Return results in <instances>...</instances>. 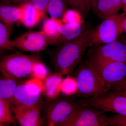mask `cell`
Returning <instances> with one entry per match:
<instances>
[{"label":"cell","mask_w":126,"mask_h":126,"mask_svg":"<svg viewBox=\"0 0 126 126\" xmlns=\"http://www.w3.org/2000/svg\"><path fill=\"white\" fill-rule=\"evenodd\" d=\"M126 20V13L124 12L103 20L91 35L90 47L111 43L117 40L123 31Z\"/></svg>","instance_id":"cell-5"},{"label":"cell","mask_w":126,"mask_h":126,"mask_svg":"<svg viewBox=\"0 0 126 126\" xmlns=\"http://www.w3.org/2000/svg\"><path fill=\"white\" fill-rule=\"evenodd\" d=\"M82 16L79 13L73 9H68L63 15L61 19L63 24H82L81 16Z\"/></svg>","instance_id":"cell-24"},{"label":"cell","mask_w":126,"mask_h":126,"mask_svg":"<svg viewBox=\"0 0 126 126\" xmlns=\"http://www.w3.org/2000/svg\"><path fill=\"white\" fill-rule=\"evenodd\" d=\"M121 92H122L123 93L125 94H126V85L124 86V88H123V89L122 90Z\"/></svg>","instance_id":"cell-33"},{"label":"cell","mask_w":126,"mask_h":126,"mask_svg":"<svg viewBox=\"0 0 126 126\" xmlns=\"http://www.w3.org/2000/svg\"><path fill=\"white\" fill-rule=\"evenodd\" d=\"M74 87L73 79L70 78H67L62 81L61 90L66 96H69L73 92Z\"/></svg>","instance_id":"cell-28"},{"label":"cell","mask_w":126,"mask_h":126,"mask_svg":"<svg viewBox=\"0 0 126 126\" xmlns=\"http://www.w3.org/2000/svg\"><path fill=\"white\" fill-rule=\"evenodd\" d=\"M122 4L123 10L124 12L126 13V0H121Z\"/></svg>","instance_id":"cell-31"},{"label":"cell","mask_w":126,"mask_h":126,"mask_svg":"<svg viewBox=\"0 0 126 126\" xmlns=\"http://www.w3.org/2000/svg\"><path fill=\"white\" fill-rule=\"evenodd\" d=\"M68 6L78 12L82 16H86L89 11L84 0H63Z\"/></svg>","instance_id":"cell-25"},{"label":"cell","mask_w":126,"mask_h":126,"mask_svg":"<svg viewBox=\"0 0 126 126\" xmlns=\"http://www.w3.org/2000/svg\"><path fill=\"white\" fill-rule=\"evenodd\" d=\"M11 105L9 102L0 99V123L3 126L5 123H14Z\"/></svg>","instance_id":"cell-21"},{"label":"cell","mask_w":126,"mask_h":126,"mask_svg":"<svg viewBox=\"0 0 126 126\" xmlns=\"http://www.w3.org/2000/svg\"><path fill=\"white\" fill-rule=\"evenodd\" d=\"M62 75L58 73L49 74L44 80L43 92L50 100L56 98L61 90Z\"/></svg>","instance_id":"cell-16"},{"label":"cell","mask_w":126,"mask_h":126,"mask_svg":"<svg viewBox=\"0 0 126 126\" xmlns=\"http://www.w3.org/2000/svg\"><path fill=\"white\" fill-rule=\"evenodd\" d=\"M90 47L88 53L89 61L126 62V44L123 41L116 40Z\"/></svg>","instance_id":"cell-8"},{"label":"cell","mask_w":126,"mask_h":126,"mask_svg":"<svg viewBox=\"0 0 126 126\" xmlns=\"http://www.w3.org/2000/svg\"><path fill=\"white\" fill-rule=\"evenodd\" d=\"M76 93L79 97L104 95L109 92L102 79L88 59L80 63L75 73Z\"/></svg>","instance_id":"cell-2"},{"label":"cell","mask_w":126,"mask_h":126,"mask_svg":"<svg viewBox=\"0 0 126 126\" xmlns=\"http://www.w3.org/2000/svg\"><path fill=\"white\" fill-rule=\"evenodd\" d=\"M49 73L46 66L39 60L34 65L31 75L33 78L43 81L49 74Z\"/></svg>","instance_id":"cell-23"},{"label":"cell","mask_w":126,"mask_h":126,"mask_svg":"<svg viewBox=\"0 0 126 126\" xmlns=\"http://www.w3.org/2000/svg\"><path fill=\"white\" fill-rule=\"evenodd\" d=\"M39 60L36 56L19 53L5 55L0 60V72L15 80L24 78L31 75L34 65Z\"/></svg>","instance_id":"cell-4"},{"label":"cell","mask_w":126,"mask_h":126,"mask_svg":"<svg viewBox=\"0 0 126 126\" xmlns=\"http://www.w3.org/2000/svg\"><path fill=\"white\" fill-rule=\"evenodd\" d=\"M87 26L82 24H63L59 28V38L58 44L59 45L77 38L88 30Z\"/></svg>","instance_id":"cell-15"},{"label":"cell","mask_w":126,"mask_h":126,"mask_svg":"<svg viewBox=\"0 0 126 126\" xmlns=\"http://www.w3.org/2000/svg\"><path fill=\"white\" fill-rule=\"evenodd\" d=\"M106 117L101 110L79 105L59 126H106Z\"/></svg>","instance_id":"cell-7"},{"label":"cell","mask_w":126,"mask_h":126,"mask_svg":"<svg viewBox=\"0 0 126 126\" xmlns=\"http://www.w3.org/2000/svg\"><path fill=\"white\" fill-rule=\"evenodd\" d=\"M63 24L61 20L52 18L44 20L41 31L47 38L49 44H58L60 35L59 28Z\"/></svg>","instance_id":"cell-18"},{"label":"cell","mask_w":126,"mask_h":126,"mask_svg":"<svg viewBox=\"0 0 126 126\" xmlns=\"http://www.w3.org/2000/svg\"><path fill=\"white\" fill-rule=\"evenodd\" d=\"M49 44L46 37L41 31L29 30L10 41V45L26 52L44 51Z\"/></svg>","instance_id":"cell-11"},{"label":"cell","mask_w":126,"mask_h":126,"mask_svg":"<svg viewBox=\"0 0 126 126\" xmlns=\"http://www.w3.org/2000/svg\"><path fill=\"white\" fill-rule=\"evenodd\" d=\"M84 1L87 5L88 8L90 10L91 9V4H92L93 0H84Z\"/></svg>","instance_id":"cell-30"},{"label":"cell","mask_w":126,"mask_h":126,"mask_svg":"<svg viewBox=\"0 0 126 126\" xmlns=\"http://www.w3.org/2000/svg\"><path fill=\"white\" fill-rule=\"evenodd\" d=\"M123 31H124L126 32V20L125 21V23H124Z\"/></svg>","instance_id":"cell-34"},{"label":"cell","mask_w":126,"mask_h":126,"mask_svg":"<svg viewBox=\"0 0 126 126\" xmlns=\"http://www.w3.org/2000/svg\"><path fill=\"white\" fill-rule=\"evenodd\" d=\"M88 60L102 79L108 91L119 92L123 90L126 84V62Z\"/></svg>","instance_id":"cell-3"},{"label":"cell","mask_w":126,"mask_h":126,"mask_svg":"<svg viewBox=\"0 0 126 126\" xmlns=\"http://www.w3.org/2000/svg\"><path fill=\"white\" fill-rule=\"evenodd\" d=\"M68 6L63 0H49L47 12L50 18L60 19L67 10Z\"/></svg>","instance_id":"cell-20"},{"label":"cell","mask_w":126,"mask_h":126,"mask_svg":"<svg viewBox=\"0 0 126 126\" xmlns=\"http://www.w3.org/2000/svg\"><path fill=\"white\" fill-rule=\"evenodd\" d=\"M11 30L0 21V48L6 51H13L15 49L10 45Z\"/></svg>","instance_id":"cell-22"},{"label":"cell","mask_w":126,"mask_h":126,"mask_svg":"<svg viewBox=\"0 0 126 126\" xmlns=\"http://www.w3.org/2000/svg\"><path fill=\"white\" fill-rule=\"evenodd\" d=\"M39 103L34 106L16 105L11 108L15 118L22 126H39L43 123Z\"/></svg>","instance_id":"cell-12"},{"label":"cell","mask_w":126,"mask_h":126,"mask_svg":"<svg viewBox=\"0 0 126 126\" xmlns=\"http://www.w3.org/2000/svg\"><path fill=\"white\" fill-rule=\"evenodd\" d=\"M106 126H126V116L116 114L106 117Z\"/></svg>","instance_id":"cell-26"},{"label":"cell","mask_w":126,"mask_h":126,"mask_svg":"<svg viewBox=\"0 0 126 126\" xmlns=\"http://www.w3.org/2000/svg\"><path fill=\"white\" fill-rule=\"evenodd\" d=\"M3 126V125H2V124H1L0 123V126Z\"/></svg>","instance_id":"cell-36"},{"label":"cell","mask_w":126,"mask_h":126,"mask_svg":"<svg viewBox=\"0 0 126 126\" xmlns=\"http://www.w3.org/2000/svg\"><path fill=\"white\" fill-rule=\"evenodd\" d=\"M49 0H30L42 16V19L45 18L47 12V9Z\"/></svg>","instance_id":"cell-27"},{"label":"cell","mask_w":126,"mask_h":126,"mask_svg":"<svg viewBox=\"0 0 126 126\" xmlns=\"http://www.w3.org/2000/svg\"><path fill=\"white\" fill-rule=\"evenodd\" d=\"M93 29H88L77 38L60 45L54 52L53 63L55 72L61 75L71 74L81 63L90 47Z\"/></svg>","instance_id":"cell-1"},{"label":"cell","mask_w":126,"mask_h":126,"mask_svg":"<svg viewBox=\"0 0 126 126\" xmlns=\"http://www.w3.org/2000/svg\"><path fill=\"white\" fill-rule=\"evenodd\" d=\"M123 42H124V43L126 44V38L124 39V40H123Z\"/></svg>","instance_id":"cell-35"},{"label":"cell","mask_w":126,"mask_h":126,"mask_svg":"<svg viewBox=\"0 0 126 126\" xmlns=\"http://www.w3.org/2000/svg\"><path fill=\"white\" fill-rule=\"evenodd\" d=\"M43 89V81L33 78L17 84L12 104L25 106L38 104Z\"/></svg>","instance_id":"cell-10"},{"label":"cell","mask_w":126,"mask_h":126,"mask_svg":"<svg viewBox=\"0 0 126 126\" xmlns=\"http://www.w3.org/2000/svg\"><path fill=\"white\" fill-rule=\"evenodd\" d=\"M3 1H6L11 3H16L20 4L30 1V0H1Z\"/></svg>","instance_id":"cell-29"},{"label":"cell","mask_w":126,"mask_h":126,"mask_svg":"<svg viewBox=\"0 0 126 126\" xmlns=\"http://www.w3.org/2000/svg\"><path fill=\"white\" fill-rule=\"evenodd\" d=\"M19 5L21 8L22 16L21 23L28 28H33L42 19L40 12L32 3L29 1Z\"/></svg>","instance_id":"cell-17"},{"label":"cell","mask_w":126,"mask_h":126,"mask_svg":"<svg viewBox=\"0 0 126 126\" xmlns=\"http://www.w3.org/2000/svg\"><path fill=\"white\" fill-rule=\"evenodd\" d=\"M78 102L81 106L93 107L103 112L126 116V94L121 91H109L103 96L82 98Z\"/></svg>","instance_id":"cell-6"},{"label":"cell","mask_w":126,"mask_h":126,"mask_svg":"<svg viewBox=\"0 0 126 126\" xmlns=\"http://www.w3.org/2000/svg\"><path fill=\"white\" fill-rule=\"evenodd\" d=\"M16 80L3 75L0 78V99L5 100L12 104L17 86Z\"/></svg>","instance_id":"cell-19"},{"label":"cell","mask_w":126,"mask_h":126,"mask_svg":"<svg viewBox=\"0 0 126 126\" xmlns=\"http://www.w3.org/2000/svg\"><path fill=\"white\" fill-rule=\"evenodd\" d=\"M79 105L78 101L73 97H57L51 100L46 111L48 126H59Z\"/></svg>","instance_id":"cell-9"},{"label":"cell","mask_w":126,"mask_h":126,"mask_svg":"<svg viewBox=\"0 0 126 126\" xmlns=\"http://www.w3.org/2000/svg\"><path fill=\"white\" fill-rule=\"evenodd\" d=\"M22 11L19 5L1 0L0 2V21L10 29L16 24L21 23Z\"/></svg>","instance_id":"cell-14"},{"label":"cell","mask_w":126,"mask_h":126,"mask_svg":"<svg viewBox=\"0 0 126 126\" xmlns=\"http://www.w3.org/2000/svg\"></svg>","instance_id":"cell-37"},{"label":"cell","mask_w":126,"mask_h":126,"mask_svg":"<svg viewBox=\"0 0 126 126\" xmlns=\"http://www.w3.org/2000/svg\"><path fill=\"white\" fill-rule=\"evenodd\" d=\"M122 8L121 0H93L91 9L104 20L118 14Z\"/></svg>","instance_id":"cell-13"},{"label":"cell","mask_w":126,"mask_h":126,"mask_svg":"<svg viewBox=\"0 0 126 126\" xmlns=\"http://www.w3.org/2000/svg\"><path fill=\"white\" fill-rule=\"evenodd\" d=\"M6 50L0 48V60L6 55Z\"/></svg>","instance_id":"cell-32"}]
</instances>
